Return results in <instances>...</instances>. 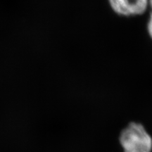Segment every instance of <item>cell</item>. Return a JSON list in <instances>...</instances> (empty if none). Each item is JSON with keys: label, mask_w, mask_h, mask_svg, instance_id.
Listing matches in <instances>:
<instances>
[{"label": "cell", "mask_w": 152, "mask_h": 152, "mask_svg": "<svg viewBox=\"0 0 152 152\" xmlns=\"http://www.w3.org/2000/svg\"><path fill=\"white\" fill-rule=\"evenodd\" d=\"M124 152H151L152 138L141 123H130L120 135Z\"/></svg>", "instance_id": "6da1fadb"}, {"label": "cell", "mask_w": 152, "mask_h": 152, "mask_svg": "<svg viewBox=\"0 0 152 152\" xmlns=\"http://www.w3.org/2000/svg\"><path fill=\"white\" fill-rule=\"evenodd\" d=\"M147 32H148V34H149V37H151V39H152V11L151 14H150L149 20H148Z\"/></svg>", "instance_id": "3957f363"}, {"label": "cell", "mask_w": 152, "mask_h": 152, "mask_svg": "<svg viewBox=\"0 0 152 152\" xmlns=\"http://www.w3.org/2000/svg\"><path fill=\"white\" fill-rule=\"evenodd\" d=\"M149 7H151V8L152 9V0H149Z\"/></svg>", "instance_id": "277c9868"}, {"label": "cell", "mask_w": 152, "mask_h": 152, "mask_svg": "<svg viewBox=\"0 0 152 152\" xmlns=\"http://www.w3.org/2000/svg\"><path fill=\"white\" fill-rule=\"evenodd\" d=\"M108 1L115 14L125 17L144 14L149 7V0H108Z\"/></svg>", "instance_id": "7a4b0ae2"}]
</instances>
